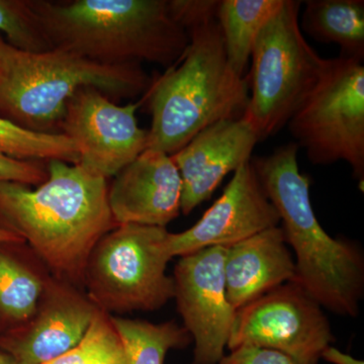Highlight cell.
Returning <instances> with one entry per match:
<instances>
[{
  "label": "cell",
  "instance_id": "21",
  "mask_svg": "<svg viewBox=\"0 0 364 364\" xmlns=\"http://www.w3.org/2000/svg\"><path fill=\"white\" fill-rule=\"evenodd\" d=\"M0 153L23 161L60 160L77 164V146L64 134L26 130L0 117Z\"/></svg>",
  "mask_w": 364,
  "mask_h": 364
},
{
  "label": "cell",
  "instance_id": "15",
  "mask_svg": "<svg viewBox=\"0 0 364 364\" xmlns=\"http://www.w3.org/2000/svg\"><path fill=\"white\" fill-rule=\"evenodd\" d=\"M181 174L170 155L145 150L109 186V205L117 225L166 228L181 214Z\"/></svg>",
  "mask_w": 364,
  "mask_h": 364
},
{
  "label": "cell",
  "instance_id": "13",
  "mask_svg": "<svg viewBox=\"0 0 364 364\" xmlns=\"http://www.w3.org/2000/svg\"><path fill=\"white\" fill-rule=\"evenodd\" d=\"M279 223L250 160L234 172L223 195L193 227L170 233V253L173 258L214 246L229 247Z\"/></svg>",
  "mask_w": 364,
  "mask_h": 364
},
{
  "label": "cell",
  "instance_id": "17",
  "mask_svg": "<svg viewBox=\"0 0 364 364\" xmlns=\"http://www.w3.org/2000/svg\"><path fill=\"white\" fill-rule=\"evenodd\" d=\"M51 277L25 242H0V335L32 317Z\"/></svg>",
  "mask_w": 364,
  "mask_h": 364
},
{
  "label": "cell",
  "instance_id": "23",
  "mask_svg": "<svg viewBox=\"0 0 364 364\" xmlns=\"http://www.w3.org/2000/svg\"><path fill=\"white\" fill-rule=\"evenodd\" d=\"M122 346L111 315L98 310L80 342L66 353L46 364H104Z\"/></svg>",
  "mask_w": 364,
  "mask_h": 364
},
{
  "label": "cell",
  "instance_id": "6",
  "mask_svg": "<svg viewBox=\"0 0 364 364\" xmlns=\"http://www.w3.org/2000/svg\"><path fill=\"white\" fill-rule=\"evenodd\" d=\"M301 4L284 0L253 45L252 65L245 76L249 100L242 117L259 141L287 126L320 80L327 64V59L311 47L299 28Z\"/></svg>",
  "mask_w": 364,
  "mask_h": 364
},
{
  "label": "cell",
  "instance_id": "8",
  "mask_svg": "<svg viewBox=\"0 0 364 364\" xmlns=\"http://www.w3.org/2000/svg\"><path fill=\"white\" fill-rule=\"evenodd\" d=\"M315 165L348 163L364 177V66L356 59H327L320 80L287 123Z\"/></svg>",
  "mask_w": 364,
  "mask_h": 364
},
{
  "label": "cell",
  "instance_id": "3",
  "mask_svg": "<svg viewBox=\"0 0 364 364\" xmlns=\"http://www.w3.org/2000/svg\"><path fill=\"white\" fill-rule=\"evenodd\" d=\"M53 49L105 65L149 62L169 68L189 43L168 0H32Z\"/></svg>",
  "mask_w": 364,
  "mask_h": 364
},
{
  "label": "cell",
  "instance_id": "24",
  "mask_svg": "<svg viewBox=\"0 0 364 364\" xmlns=\"http://www.w3.org/2000/svg\"><path fill=\"white\" fill-rule=\"evenodd\" d=\"M221 0H168L172 18L186 31L217 20Z\"/></svg>",
  "mask_w": 364,
  "mask_h": 364
},
{
  "label": "cell",
  "instance_id": "27",
  "mask_svg": "<svg viewBox=\"0 0 364 364\" xmlns=\"http://www.w3.org/2000/svg\"><path fill=\"white\" fill-rule=\"evenodd\" d=\"M321 358L332 364H364L363 360L352 358L349 354L343 353L332 345L323 351Z\"/></svg>",
  "mask_w": 364,
  "mask_h": 364
},
{
  "label": "cell",
  "instance_id": "29",
  "mask_svg": "<svg viewBox=\"0 0 364 364\" xmlns=\"http://www.w3.org/2000/svg\"><path fill=\"white\" fill-rule=\"evenodd\" d=\"M0 242H23L16 235L9 233L4 230L0 229Z\"/></svg>",
  "mask_w": 364,
  "mask_h": 364
},
{
  "label": "cell",
  "instance_id": "25",
  "mask_svg": "<svg viewBox=\"0 0 364 364\" xmlns=\"http://www.w3.org/2000/svg\"><path fill=\"white\" fill-rule=\"evenodd\" d=\"M47 178V166L42 162L14 159L0 153V181L38 186Z\"/></svg>",
  "mask_w": 364,
  "mask_h": 364
},
{
  "label": "cell",
  "instance_id": "11",
  "mask_svg": "<svg viewBox=\"0 0 364 364\" xmlns=\"http://www.w3.org/2000/svg\"><path fill=\"white\" fill-rule=\"evenodd\" d=\"M227 247L214 246L181 256L174 268V298L183 327L195 342L193 364H219L235 317L227 298Z\"/></svg>",
  "mask_w": 364,
  "mask_h": 364
},
{
  "label": "cell",
  "instance_id": "2",
  "mask_svg": "<svg viewBox=\"0 0 364 364\" xmlns=\"http://www.w3.org/2000/svg\"><path fill=\"white\" fill-rule=\"evenodd\" d=\"M299 148L286 144L267 156L251 158V163L296 253L294 282L322 308L355 317L364 291L363 256L349 242L332 238L318 222L310 179L299 172Z\"/></svg>",
  "mask_w": 364,
  "mask_h": 364
},
{
  "label": "cell",
  "instance_id": "18",
  "mask_svg": "<svg viewBox=\"0 0 364 364\" xmlns=\"http://www.w3.org/2000/svg\"><path fill=\"white\" fill-rule=\"evenodd\" d=\"M299 28L324 44L338 45L342 58L364 59L363 0H308Z\"/></svg>",
  "mask_w": 364,
  "mask_h": 364
},
{
  "label": "cell",
  "instance_id": "5",
  "mask_svg": "<svg viewBox=\"0 0 364 364\" xmlns=\"http://www.w3.org/2000/svg\"><path fill=\"white\" fill-rule=\"evenodd\" d=\"M151 82L139 63L105 65L58 49L21 51L0 35V117L26 130L61 134L67 104L80 88L121 100L146 93Z\"/></svg>",
  "mask_w": 364,
  "mask_h": 364
},
{
  "label": "cell",
  "instance_id": "4",
  "mask_svg": "<svg viewBox=\"0 0 364 364\" xmlns=\"http://www.w3.org/2000/svg\"><path fill=\"white\" fill-rule=\"evenodd\" d=\"M188 36L181 59L152 78L142 98L152 116L146 150L174 154L210 124L241 119L247 107V80L228 63L218 20Z\"/></svg>",
  "mask_w": 364,
  "mask_h": 364
},
{
  "label": "cell",
  "instance_id": "7",
  "mask_svg": "<svg viewBox=\"0 0 364 364\" xmlns=\"http://www.w3.org/2000/svg\"><path fill=\"white\" fill-rule=\"evenodd\" d=\"M166 228L122 224L91 251L83 291L98 310L112 314L155 311L174 298L166 274L172 259Z\"/></svg>",
  "mask_w": 364,
  "mask_h": 364
},
{
  "label": "cell",
  "instance_id": "22",
  "mask_svg": "<svg viewBox=\"0 0 364 364\" xmlns=\"http://www.w3.org/2000/svg\"><path fill=\"white\" fill-rule=\"evenodd\" d=\"M0 33L21 51H51L53 46L32 0H0Z\"/></svg>",
  "mask_w": 364,
  "mask_h": 364
},
{
  "label": "cell",
  "instance_id": "26",
  "mask_svg": "<svg viewBox=\"0 0 364 364\" xmlns=\"http://www.w3.org/2000/svg\"><path fill=\"white\" fill-rule=\"evenodd\" d=\"M219 364H299L287 354L259 347H240L224 355Z\"/></svg>",
  "mask_w": 364,
  "mask_h": 364
},
{
  "label": "cell",
  "instance_id": "16",
  "mask_svg": "<svg viewBox=\"0 0 364 364\" xmlns=\"http://www.w3.org/2000/svg\"><path fill=\"white\" fill-rule=\"evenodd\" d=\"M296 279V264L282 227L227 247V298L235 311Z\"/></svg>",
  "mask_w": 364,
  "mask_h": 364
},
{
  "label": "cell",
  "instance_id": "28",
  "mask_svg": "<svg viewBox=\"0 0 364 364\" xmlns=\"http://www.w3.org/2000/svg\"><path fill=\"white\" fill-rule=\"evenodd\" d=\"M123 345V344H122ZM104 364H128V360H127L126 353H124V347L122 346V348L119 349V351H117L114 355L112 356L109 360L105 361Z\"/></svg>",
  "mask_w": 364,
  "mask_h": 364
},
{
  "label": "cell",
  "instance_id": "19",
  "mask_svg": "<svg viewBox=\"0 0 364 364\" xmlns=\"http://www.w3.org/2000/svg\"><path fill=\"white\" fill-rule=\"evenodd\" d=\"M284 0H221L217 20L228 63L245 77L254 43L263 26L284 6Z\"/></svg>",
  "mask_w": 364,
  "mask_h": 364
},
{
  "label": "cell",
  "instance_id": "14",
  "mask_svg": "<svg viewBox=\"0 0 364 364\" xmlns=\"http://www.w3.org/2000/svg\"><path fill=\"white\" fill-rule=\"evenodd\" d=\"M257 134L243 119H222L170 155L181 174V213L188 215L208 200L223 179L251 160Z\"/></svg>",
  "mask_w": 364,
  "mask_h": 364
},
{
  "label": "cell",
  "instance_id": "1",
  "mask_svg": "<svg viewBox=\"0 0 364 364\" xmlns=\"http://www.w3.org/2000/svg\"><path fill=\"white\" fill-rule=\"evenodd\" d=\"M47 172L36 188L0 181V229L25 242L53 277L83 291L91 251L117 226L107 179L60 160L48 161Z\"/></svg>",
  "mask_w": 364,
  "mask_h": 364
},
{
  "label": "cell",
  "instance_id": "10",
  "mask_svg": "<svg viewBox=\"0 0 364 364\" xmlns=\"http://www.w3.org/2000/svg\"><path fill=\"white\" fill-rule=\"evenodd\" d=\"M141 104H114L91 86L76 91L67 104L60 133L77 146V164L107 179L142 154L147 149L148 131L136 122Z\"/></svg>",
  "mask_w": 364,
  "mask_h": 364
},
{
  "label": "cell",
  "instance_id": "9",
  "mask_svg": "<svg viewBox=\"0 0 364 364\" xmlns=\"http://www.w3.org/2000/svg\"><path fill=\"white\" fill-rule=\"evenodd\" d=\"M334 340L322 306L291 282L236 311L227 347L272 349L299 364H317Z\"/></svg>",
  "mask_w": 364,
  "mask_h": 364
},
{
  "label": "cell",
  "instance_id": "30",
  "mask_svg": "<svg viewBox=\"0 0 364 364\" xmlns=\"http://www.w3.org/2000/svg\"><path fill=\"white\" fill-rule=\"evenodd\" d=\"M0 364H16L11 358L0 350Z\"/></svg>",
  "mask_w": 364,
  "mask_h": 364
},
{
  "label": "cell",
  "instance_id": "20",
  "mask_svg": "<svg viewBox=\"0 0 364 364\" xmlns=\"http://www.w3.org/2000/svg\"><path fill=\"white\" fill-rule=\"evenodd\" d=\"M111 318L128 364H164L170 350L183 348L193 341L184 327L173 321L154 324L119 316Z\"/></svg>",
  "mask_w": 364,
  "mask_h": 364
},
{
  "label": "cell",
  "instance_id": "12",
  "mask_svg": "<svg viewBox=\"0 0 364 364\" xmlns=\"http://www.w3.org/2000/svg\"><path fill=\"white\" fill-rule=\"evenodd\" d=\"M98 312L85 291L51 277L32 317L0 335V350L16 364H46L80 342Z\"/></svg>",
  "mask_w": 364,
  "mask_h": 364
}]
</instances>
